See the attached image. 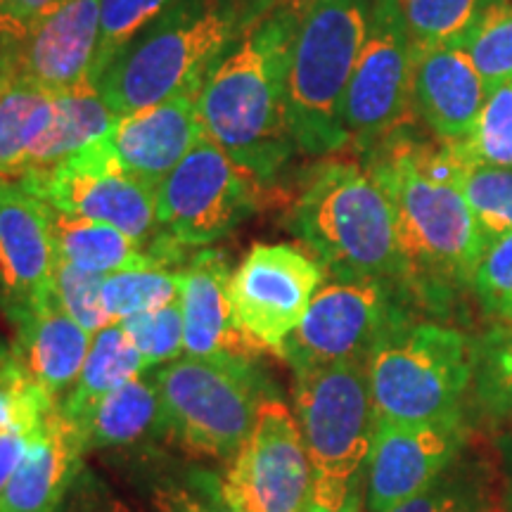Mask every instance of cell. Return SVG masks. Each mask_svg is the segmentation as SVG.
<instances>
[{
	"label": "cell",
	"mask_w": 512,
	"mask_h": 512,
	"mask_svg": "<svg viewBox=\"0 0 512 512\" xmlns=\"http://www.w3.org/2000/svg\"><path fill=\"white\" fill-rule=\"evenodd\" d=\"M363 166L394 211L411 297L434 304L472 285L489 240L460 192L458 143H434L408 124L368 150Z\"/></svg>",
	"instance_id": "obj_1"
},
{
	"label": "cell",
	"mask_w": 512,
	"mask_h": 512,
	"mask_svg": "<svg viewBox=\"0 0 512 512\" xmlns=\"http://www.w3.org/2000/svg\"><path fill=\"white\" fill-rule=\"evenodd\" d=\"M299 0H256L197 95L204 138L268 183L292 152L287 72L299 24Z\"/></svg>",
	"instance_id": "obj_2"
},
{
	"label": "cell",
	"mask_w": 512,
	"mask_h": 512,
	"mask_svg": "<svg viewBox=\"0 0 512 512\" xmlns=\"http://www.w3.org/2000/svg\"><path fill=\"white\" fill-rule=\"evenodd\" d=\"M287 223L335 280H406L394 211L366 166L339 157L311 166Z\"/></svg>",
	"instance_id": "obj_3"
},
{
	"label": "cell",
	"mask_w": 512,
	"mask_h": 512,
	"mask_svg": "<svg viewBox=\"0 0 512 512\" xmlns=\"http://www.w3.org/2000/svg\"><path fill=\"white\" fill-rule=\"evenodd\" d=\"M256 0H181L133 38L95 81L119 117L159 102L197 98Z\"/></svg>",
	"instance_id": "obj_4"
},
{
	"label": "cell",
	"mask_w": 512,
	"mask_h": 512,
	"mask_svg": "<svg viewBox=\"0 0 512 512\" xmlns=\"http://www.w3.org/2000/svg\"><path fill=\"white\" fill-rule=\"evenodd\" d=\"M375 0H325L306 10L287 72V128L304 155L349 147L344 98L368 38Z\"/></svg>",
	"instance_id": "obj_5"
},
{
	"label": "cell",
	"mask_w": 512,
	"mask_h": 512,
	"mask_svg": "<svg viewBox=\"0 0 512 512\" xmlns=\"http://www.w3.org/2000/svg\"><path fill=\"white\" fill-rule=\"evenodd\" d=\"M164 439L192 456L233 460L252 432L268 384L252 358L190 356L157 370Z\"/></svg>",
	"instance_id": "obj_6"
},
{
	"label": "cell",
	"mask_w": 512,
	"mask_h": 512,
	"mask_svg": "<svg viewBox=\"0 0 512 512\" xmlns=\"http://www.w3.org/2000/svg\"><path fill=\"white\" fill-rule=\"evenodd\" d=\"M294 413L313 472L311 501L342 508L361 486L377 427L366 363L292 370Z\"/></svg>",
	"instance_id": "obj_7"
},
{
	"label": "cell",
	"mask_w": 512,
	"mask_h": 512,
	"mask_svg": "<svg viewBox=\"0 0 512 512\" xmlns=\"http://www.w3.org/2000/svg\"><path fill=\"white\" fill-rule=\"evenodd\" d=\"M377 420H465L472 394V342L439 323L406 320L370 354Z\"/></svg>",
	"instance_id": "obj_8"
},
{
	"label": "cell",
	"mask_w": 512,
	"mask_h": 512,
	"mask_svg": "<svg viewBox=\"0 0 512 512\" xmlns=\"http://www.w3.org/2000/svg\"><path fill=\"white\" fill-rule=\"evenodd\" d=\"M50 209L107 223L150 249L164 266L185 264V249L164 238L157 223V190L124 174L102 138L48 169L29 171L22 178Z\"/></svg>",
	"instance_id": "obj_9"
},
{
	"label": "cell",
	"mask_w": 512,
	"mask_h": 512,
	"mask_svg": "<svg viewBox=\"0 0 512 512\" xmlns=\"http://www.w3.org/2000/svg\"><path fill=\"white\" fill-rule=\"evenodd\" d=\"M411 299L396 280H332L316 292L304 320L287 337L283 361L292 370L368 363L377 344L411 320Z\"/></svg>",
	"instance_id": "obj_10"
},
{
	"label": "cell",
	"mask_w": 512,
	"mask_h": 512,
	"mask_svg": "<svg viewBox=\"0 0 512 512\" xmlns=\"http://www.w3.org/2000/svg\"><path fill=\"white\" fill-rule=\"evenodd\" d=\"M261 185L259 176L202 138L159 183V230L181 249L214 245L259 209Z\"/></svg>",
	"instance_id": "obj_11"
},
{
	"label": "cell",
	"mask_w": 512,
	"mask_h": 512,
	"mask_svg": "<svg viewBox=\"0 0 512 512\" xmlns=\"http://www.w3.org/2000/svg\"><path fill=\"white\" fill-rule=\"evenodd\" d=\"M413 43L399 0H375L368 38L344 98V131L349 145L366 155L411 124Z\"/></svg>",
	"instance_id": "obj_12"
},
{
	"label": "cell",
	"mask_w": 512,
	"mask_h": 512,
	"mask_svg": "<svg viewBox=\"0 0 512 512\" xmlns=\"http://www.w3.org/2000/svg\"><path fill=\"white\" fill-rule=\"evenodd\" d=\"M325 268L290 245H254L230 275L228 297L238 330L264 354L283 358L311 299L323 287Z\"/></svg>",
	"instance_id": "obj_13"
},
{
	"label": "cell",
	"mask_w": 512,
	"mask_h": 512,
	"mask_svg": "<svg viewBox=\"0 0 512 512\" xmlns=\"http://www.w3.org/2000/svg\"><path fill=\"white\" fill-rule=\"evenodd\" d=\"M313 472L297 420L268 396L249 437L221 479L223 496L238 512H302Z\"/></svg>",
	"instance_id": "obj_14"
},
{
	"label": "cell",
	"mask_w": 512,
	"mask_h": 512,
	"mask_svg": "<svg viewBox=\"0 0 512 512\" xmlns=\"http://www.w3.org/2000/svg\"><path fill=\"white\" fill-rule=\"evenodd\" d=\"M472 437L465 420H377L368 456V512H389L420 494Z\"/></svg>",
	"instance_id": "obj_15"
},
{
	"label": "cell",
	"mask_w": 512,
	"mask_h": 512,
	"mask_svg": "<svg viewBox=\"0 0 512 512\" xmlns=\"http://www.w3.org/2000/svg\"><path fill=\"white\" fill-rule=\"evenodd\" d=\"M53 209L17 178H0V309L5 316L55 294Z\"/></svg>",
	"instance_id": "obj_16"
},
{
	"label": "cell",
	"mask_w": 512,
	"mask_h": 512,
	"mask_svg": "<svg viewBox=\"0 0 512 512\" xmlns=\"http://www.w3.org/2000/svg\"><path fill=\"white\" fill-rule=\"evenodd\" d=\"M100 0H67L31 34L0 53V72L19 76L50 95L95 88Z\"/></svg>",
	"instance_id": "obj_17"
},
{
	"label": "cell",
	"mask_w": 512,
	"mask_h": 512,
	"mask_svg": "<svg viewBox=\"0 0 512 512\" xmlns=\"http://www.w3.org/2000/svg\"><path fill=\"white\" fill-rule=\"evenodd\" d=\"M202 138L197 98L181 95L119 117L102 145L124 174L157 190Z\"/></svg>",
	"instance_id": "obj_18"
},
{
	"label": "cell",
	"mask_w": 512,
	"mask_h": 512,
	"mask_svg": "<svg viewBox=\"0 0 512 512\" xmlns=\"http://www.w3.org/2000/svg\"><path fill=\"white\" fill-rule=\"evenodd\" d=\"M413 55V112H418L434 138L463 143L475 131L489 93L465 41Z\"/></svg>",
	"instance_id": "obj_19"
},
{
	"label": "cell",
	"mask_w": 512,
	"mask_h": 512,
	"mask_svg": "<svg viewBox=\"0 0 512 512\" xmlns=\"http://www.w3.org/2000/svg\"><path fill=\"white\" fill-rule=\"evenodd\" d=\"M10 320L15 325L10 361L43 392L62 401L81 373L93 335L62 309L57 294Z\"/></svg>",
	"instance_id": "obj_20"
},
{
	"label": "cell",
	"mask_w": 512,
	"mask_h": 512,
	"mask_svg": "<svg viewBox=\"0 0 512 512\" xmlns=\"http://www.w3.org/2000/svg\"><path fill=\"white\" fill-rule=\"evenodd\" d=\"M228 256L202 247L181 268V309L185 323V354L254 358V347L235 325L230 309Z\"/></svg>",
	"instance_id": "obj_21"
},
{
	"label": "cell",
	"mask_w": 512,
	"mask_h": 512,
	"mask_svg": "<svg viewBox=\"0 0 512 512\" xmlns=\"http://www.w3.org/2000/svg\"><path fill=\"white\" fill-rule=\"evenodd\" d=\"M83 456L79 432L57 403L5 484L0 512H60L81 475Z\"/></svg>",
	"instance_id": "obj_22"
},
{
	"label": "cell",
	"mask_w": 512,
	"mask_h": 512,
	"mask_svg": "<svg viewBox=\"0 0 512 512\" xmlns=\"http://www.w3.org/2000/svg\"><path fill=\"white\" fill-rule=\"evenodd\" d=\"M389 512H503L498 446L472 432L458 456L420 494Z\"/></svg>",
	"instance_id": "obj_23"
},
{
	"label": "cell",
	"mask_w": 512,
	"mask_h": 512,
	"mask_svg": "<svg viewBox=\"0 0 512 512\" xmlns=\"http://www.w3.org/2000/svg\"><path fill=\"white\" fill-rule=\"evenodd\" d=\"M72 425L79 432L86 453L136 446L150 437H164L155 375H136Z\"/></svg>",
	"instance_id": "obj_24"
},
{
	"label": "cell",
	"mask_w": 512,
	"mask_h": 512,
	"mask_svg": "<svg viewBox=\"0 0 512 512\" xmlns=\"http://www.w3.org/2000/svg\"><path fill=\"white\" fill-rule=\"evenodd\" d=\"M53 228L57 259L102 278L121 271L169 268L150 249L107 223L53 209Z\"/></svg>",
	"instance_id": "obj_25"
},
{
	"label": "cell",
	"mask_w": 512,
	"mask_h": 512,
	"mask_svg": "<svg viewBox=\"0 0 512 512\" xmlns=\"http://www.w3.org/2000/svg\"><path fill=\"white\" fill-rule=\"evenodd\" d=\"M145 361L136 342L128 335L119 320L105 325L91 337L86 361L74 387L62 396L60 408L69 420L76 422L105 401L107 396L131 382L133 377L145 373Z\"/></svg>",
	"instance_id": "obj_26"
},
{
	"label": "cell",
	"mask_w": 512,
	"mask_h": 512,
	"mask_svg": "<svg viewBox=\"0 0 512 512\" xmlns=\"http://www.w3.org/2000/svg\"><path fill=\"white\" fill-rule=\"evenodd\" d=\"M53 117L55 95L0 72V178L27 174Z\"/></svg>",
	"instance_id": "obj_27"
},
{
	"label": "cell",
	"mask_w": 512,
	"mask_h": 512,
	"mask_svg": "<svg viewBox=\"0 0 512 512\" xmlns=\"http://www.w3.org/2000/svg\"><path fill=\"white\" fill-rule=\"evenodd\" d=\"M119 114L102 100L98 88L69 95H55V117L48 133L36 147L29 171L48 169L112 131ZM27 171V174H29ZM22 178V176H19Z\"/></svg>",
	"instance_id": "obj_28"
},
{
	"label": "cell",
	"mask_w": 512,
	"mask_h": 512,
	"mask_svg": "<svg viewBox=\"0 0 512 512\" xmlns=\"http://www.w3.org/2000/svg\"><path fill=\"white\" fill-rule=\"evenodd\" d=\"M477 411L512 422V320H498L472 342V394Z\"/></svg>",
	"instance_id": "obj_29"
},
{
	"label": "cell",
	"mask_w": 512,
	"mask_h": 512,
	"mask_svg": "<svg viewBox=\"0 0 512 512\" xmlns=\"http://www.w3.org/2000/svg\"><path fill=\"white\" fill-rule=\"evenodd\" d=\"M181 299V271L145 268L102 278V304L112 320L150 313Z\"/></svg>",
	"instance_id": "obj_30"
},
{
	"label": "cell",
	"mask_w": 512,
	"mask_h": 512,
	"mask_svg": "<svg viewBox=\"0 0 512 512\" xmlns=\"http://www.w3.org/2000/svg\"><path fill=\"white\" fill-rule=\"evenodd\" d=\"M413 53L465 41L489 0H399Z\"/></svg>",
	"instance_id": "obj_31"
},
{
	"label": "cell",
	"mask_w": 512,
	"mask_h": 512,
	"mask_svg": "<svg viewBox=\"0 0 512 512\" xmlns=\"http://www.w3.org/2000/svg\"><path fill=\"white\" fill-rule=\"evenodd\" d=\"M486 91L512 81V0H489L465 36Z\"/></svg>",
	"instance_id": "obj_32"
},
{
	"label": "cell",
	"mask_w": 512,
	"mask_h": 512,
	"mask_svg": "<svg viewBox=\"0 0 512 512\" xmlns=\"http://www.w3.org/2000/svg\"><path fill=\"white\" fill-rule=\"evenodd\" d=\"M460 192L486 240L512 233V169L470 162L465 157Z\"/></svg>",
	"instance_id": "obj_33"
},
{
	"label": "cell",
	"mask_w": 512,
	"mask_h": 512,
	"mask_svg": "<svg viewBox=\"0 0 512 512\" xmlns=\"http://www.w3.org/2000/svg\"><path fill=\"white\" fill-rule=\"evenodd\" d=\"M181 0H100V46L93 83L138 34Z\"/></svg>",
	"instance_id": "obj_34"
},
{
	"label": "cell",
	"mask_w": 512,
	"mask_h": 512,
	"mask_svg": "<svg viewBox=\"0 0 512 512\" xmlns=\"http://www.w3.org/2000/svg\"><path fill=\"white\" fill-rule=\"evenodd\" d=\"M458 147L470 162L512 169V81L486 93L475 131Z\"/></svg>",
	"instance_id": "obj_35"
},
{
	"label": "cell",
	"mask_w": 512,
	"mask_h": 512,
	"mask_svg": "<svg viewBox=\"0 0 512 512\" xmlns=\"http://www.w3.org/2000/svg\"><path fill=\"white\" fill-rule=\"evenodd\" d=\"M124 325L128 335L140 354H143L145 368H162L166 363L176 361L185 354V323L181 299L174 304L164 306V309L140 313L119 320Z\"/></svg>",
	"instance_id": "obj_36"
},
{
	"label": "cell",
	"mask_w": 512,
	"mask_h": 512,
	"mask_svg": "<svg viewBox=\"0 0 512 512\" xmlns=\"http://www.w3.org/2000/svg\"><path fill=\"white\" fill-rule=\"evenodd\" d=\"M150 501L157 512H238L223 496L221 479L211 472L155 475L150 479Z\"/></svg>",
	"instance_id": "obj_37"
},
{
	"label": "cell",
	"mask_w": 512,
	"mask_h": 512,
	"mask_svg": "<svg viewBox=\"0 0 512 512\" xmlns=\"http://www.w3.org/2000/svg\"><path fill=\"white\" fill-rule=\"evenodd\" d=\"M55 294L62 309L91 335L114 323L110 313L105 311V304H102V275L88 273L57 259Z\"/></svg>",
	"instance_id": "obj_38"
},
{
	"label": "cell",
	"mask_w": 512,
	"mask_h": 512,
	"mask_svg": "<svg viewBox=\"0 0 512 512\" xmlns=\"http://www.w3.org/2000/svg\"><path fill=\"white\" fill-rule=\"evenodd\" d=\"M472 287L491 316L512 320V233L486 242Z\"/></svg>",
	"instance_id": "obj_39"
},
{
	"label": "cell",
	"mask_w": 512,
	"mask_h": 512,
	"mask_svg": "<svg viewBox=\"0 0 512 512\" xmlns=\"http://www.w3.org/2000/svg\"><path fill=\"white\" fill-rule=\"evenodd\" d=\"M67 0H0V53L22 43Z\"/></svg>",
	"instance_id": "obj_40"
},
{
	"label": "cell",
	"mask_w": 512,
	"mask_h": 512,
	"mask_svg": "<svg viewBox=\"0 0 512 512\" xmlns=\"http://www.w3.org/2000/svg\"><path fill=\"white\" fill-rule=\"evenodd\" d=\"M60 512H133L98 477L83 467Z\"/></svg>",
	"instance_id": "obj_41"
},
{
	"label": "cell",
	"mask_w": 512,
	"mask_h": 512,
	"mask_svg": "<svg viewBox=\"0 0 512 512\" xmlns=\"http://www.w3.org/2000/svg\"><path fill=\"white\" fill-rule=\"evenodd\" d=\"M41 430V427H38ZM38 430H0V494H3L5 484L10 482V477L15 475V470L27 456L31 441L38 434Z\"/></svg>",
	"instance_id": "obj_42"
},
{
	"label": "cell",
	"mask_w": 512,
	"mask_h": 512,
	"mask_svg": "<svg viewBox=\"0 0 512 512\" xmlns=\"http://www.w3.org/2000/svg\"><path fill=\"white\" fill-rule=\"evenodd\" d=\"M503 470V512H512V427L496 439Z\"/></svg>",
	"instance_id": "obj_43"
},
{
	"label": "cell",
	"mask_w": 512,
	"mask_h": 512,
	"mask_svg": "<svg viewBox=\"0 0 512 512\" xmlns=\"http://www.w3.org/2000/svg\"><path fill=\"white\" fill-rule=\"evenodd\" d=\"M302 512H361V486L351 494V498L342 508H330V505H320L316 501H306V505L302 508Z\"/></svg>",
	"instance_id": "obj_44"
},
{
	"label": "cell",
	"mask_w": 512,
	"mask_h": 512,
	"mask_svg": "<svg viewBox=\"0 0 512 512\" xmlns=\"http://www.w3.org/2000/svg\"><path fill=\"white\" fill-rule=\"evenodd\" d=\"M8 358H10V347L3 342V339H0V368H3L5 363H8Z\"/></svg>",
	"instance_id": "obj_45"
},
{
	"label": "cell",
	"mask_w": 512,
	"mask_h": 512,
	"mask_svg": "<svg viewBox=\"0 0 512 512\" xmlns=\"http://www.w3.org/2000/svg\"><path fill=\"white\" fill-rule=\"evenodd\" d=\"M318 3H325V0H318Z\"/></svg>",
	"instance_id": "obj_46"
}]
</instances>
